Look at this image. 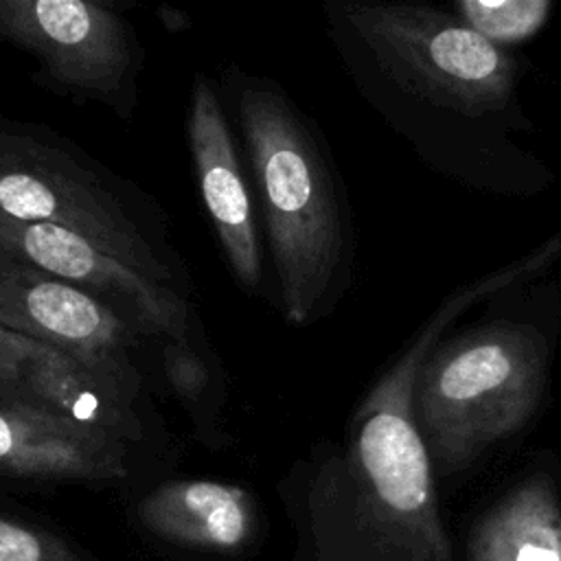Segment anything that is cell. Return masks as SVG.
Segmentation results:
<instances>
[{"mask_svg": "<svg viewBox=\"0 0 561 561\" xmlns=\"http://www.w3.org/2000/svg\"><path fill=\"white\" fill-rule=\"evenodd\" d=\"M0 44L33 59V81L42 90L134 121L145 48L123 4L0 0Z\"/></svg>", "mask_w": 561, "mask_h": 561, "instance_id": "obj_6", "label": "cell"}, {"mask_svg": "<svg viewBox=\"0 0 561 561\" xmlns=\"http://www.w3.org/2000/svg\"><path fill=\"white\" fill-rule=\"evenodd\" d=\"M147 449L0 392V480L28 484H121Z\"/></svg>", "mask_w": 561, "mask_h": 561, "instance_id": "obj_11", "label": "cell"}, {"mask_svg": "<svg viewBox=\"0 0 561 561\" xmlns=\"http://www.w3.org/2000/svg\"><path fill=\"white\" fill-rule=\"evenodd\" d=\"M0 561H79L57 535L0 513Z\"/></svg>", "mask_w": 561, "mask_h": 561, "instance_id": "obj_16", "label": "cell"}, {"mask_svg": "<svg viewBox=\"0 0 561 561\" xmlns=\"http://www.w3.org/2000/svg\"><path fill=\"white\" fill-rule=\"evenodd\" d=\"M0 392L147 451L164 436L158 405L136 399L77 355L7 327H0Z\"/></svg>", "mask_w": 561, "mask_h": 561, "instance_id": "obj_9", "label": "cell"}, {"mask_svg": "<svg viewBox=\"0 0 561 561\" xmlns=\"http://www.w3.org/2000/svg\"><path fill=\"white\" fill-rule=\"evenodd\" d=\"M537 272L519 259L451 296L373 383L348 419L340 454L327 456L313 491H348L373 522L416 561H449L432 460L414 416V390L438 333L471 302Z\"/></svg>", "mask_w": 561, "mask_h": 561, "instance_id": "obj_2", "label": "cell"}, {"mask_svg": "<svg viewBox=\"0 0 561 561\" xmlns=\"http://www.w3.org/2000/svg\"><path fill=\"white\" fill-rule=\"evenodd\" d=\"M0 213L79 232L149 278L193 296L158 199L48 125L0 114Z\"/></svg>", "mask_w": 561, "mask_h": 561, "instance_id": "obj_3", "label": "cell"}, {"mask_svg": "<svg viewBox=\"0 0 561 561\" xmlns=\"http://www.w3.org/2000/svg\"><path fill=\"white\" fill-rule=\"evenodd\" d=\"M219 94L250 175L274 305L291 327L324 318L348 276V224L335 171L307 114L272 77L239 64Z\"/></svg>", "mask_w": 561, "mask_h": 561, "instance_id": "obj_1", "label": "cell"}, {"mask_svg": "<svg viewBox=\"0 0 561 561\" xmlns=\"http://www.w3.org/2000/svg\"><path fill=\"white\" fill-rule=\"evenodd\" d=\"M0 248L99 298L158 340L206 333L193 296L149 278L79 232L0 213Z\"/></svg>", "mask_w": 561, "mask_h": 561, "instance_id": "obj_8", "label": "cell"}, {"mask_svg": "<svg viewBox=\"0 0 561 561\" xmlns=\"http://www.w3.org/2000/svg\"><path fill=\"white\" fill-rule=\"evenodd\" d=\"M186 142L197 191L234 283L250 296H270L256 202L234 125L219 83L197 70L186 110Z\"/></svg>", "mask_w": 561, "mask_h": 561, "instance_id": "obj_10", "label": "cell"}, {"mask_svg": "<svg viewBox=\"0 0 561 561\" xmlns=\"http://www.w3.org/2000/svg\"><path fill=\"white\" fill-rule=\"evenodd\" d=\"M546 381V344L530 324L478 327L427 355L414 416L443 473L469 467L533 416Z\"/></svg>", "mask_w": 561, "mask_h": 561, "instance_id": "obj_4", "label": "cell"}, {"mask_svg": "<svg viewBox=\"0 0 561 561\" xmlns=\"http://www.w3.org/2000/svg\"><path fill=\"white\" fill-rule=\"evenodd\" d=\"M469 561H561V508L548 476H533L473 528Z\"/></svg>", "mask_w": 561, "mask_h": 561, "instance_id": "obj_13", "label": "cell"}, {"mask_svg": "<svg viewBox=\"0 0 561 561\" xmlns=\"http://www.w3.org/2000/svg\"><path fill=\"white\" fill-rule=\"evenodd\" d=\"M160 383L178 401L199 443L213 449L232 443L226 370L206 333L160 342Z\"/></svg>", "mask_w": 561, "mask_h": 561, "instance_id": "obj_14", "label": "cell"}, {"mask_svg": "<svg viewBox=\"0 0 561 561\" xmlns=\"http://www.w3.org/2000/svg\"><path fill=\"white\" fill-rule=\"evenodd\" d=\"M456 15L495 46H508L533 37L552 11L550 0H460Z\"/></svg>", "mask_w": 561, "mask_h": 561, "instance_id": "obj_15", "label": "cell"}, {"mask_svg": "<svg viewBox=\"0 0 561 561\" xmlns=\"http://www.w3.org/2000/svg\"><path fill=\"white\" fill-rule=\"evenodd\" d=\"M158 22L169 31V33H184L188 26H191V18L180 11V9H173L169 4H162L158 7Z\"/></svg>", "mask_w": 561, "mask_h": 561, "instance_id": "obj_17", "label": "cell"}, {"mask_svg": "<svg viewBox=\"0 0 561 561\" xmlns=\"http://www.w3.org/2000/svg\"><path fill=\"white\" fill-rule=\"evenodd\" d=\"M0 327L46 340L92 366L129 394L153 403L160 342L99 298L66 285L0 248Z\"/></svg>", "mask_w": 561, "mask_h": 561, "instance_id": "obj_7", "label": "cell"}, {"mask_svg": "<svg viewBox=\"0 0 561 561\" xmlns=\"http://www.w3.org/2000/svg\"><path fill=\"white\" fill-rule=\"evenodd\" d=\"M138 517L169 541L234 550L252 537L254 497L228 482L171 480L140 500Z\"/></svg>", "mask_w": 561, "mask_h": 561, "instance_id": "obj_12", "label": "cell"}, {"mask_svg": "<svg viewBox=\"0 0 561 561\" xmlns=\"http://www.w3.org/2000/svg\"><path fill=\"white\" fill-rule=\"evenodd\" d=\"M331 28L353 39L377 68L410 94L465 116L508 105L515 59L460 18L432 7L335 2Z\"/></svg>", "mask_w": 561, "mask_h": 561, "instance_id": "obj_5", "label": "cell"}]
</instances>
